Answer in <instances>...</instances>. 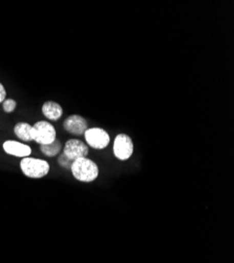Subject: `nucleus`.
I'll return each instance as SVG.
<instances>
[{
  "instance_id": "1",
  "label": "nucleus",
  "mask_w": 234,
  "mask_h": 263,
  "mask_svg": "<svg viewBox=\"0 0 234 263\" xmlns=\"http://www.w3.org/2000/svg\"><path fill=\"white\" fill-rule=\"evenodd\" d=\"M70 171L73 177L82 183H92L98 179L100 175L98 164L89 157L75 160Z\"/></svg>"
},
{
  "instance_id": "2",
  "label": "nucleus",
  "mask_w": 234,
  "mask_h": 263,
  "mask_svg": "<svg viewBox=\"0 0 234 263\" xmlns=\"http://www.w3.org/2000/svg\"><path fill=\"white\" fill-rule=\"evenodd\" d=\"M19 167L21 173L31 179L45 178L51 172V165L47 160L32 156L21 159Z\"/></svg>"
},
{
  "instance_id": "3",
  "label": "nucleus",
  "mask_w": 234,
  "mask_h": 263,
  "mask_svg": "<svg viewBox=\"0 0 234 263\" xmlns=\"http://www.w3.org/2000/svg\"><path fill=\"white\" fill-rule=\"evenodd\" d=\"M83 136L88 146L97 151L105 149L111 143L109 132L102 127H89Z\"/></svg>"
},
{
  "instance_id": "4",
  "label": "nucleus",
  "mask_w": 234,
  "mask_h": 263,
  "mask_svg": "<svg viewBox=\"0 0 234 263\" xmlns=\"http://www.w3.org/2000/svg\"><path fill=\"white\" fill-rule=\"evenodd\" d=\"M33 139L39 145L50 144L57 139L56 128L50 121L39 120L33 124Z\"/></svg>"
},
{
  "instance_id": "5",
  "label": "nucleus",
  "mask_w": 234,
  "mask_h": 263,
  "mask_svg": "<svg viewBox=\"0 0 234 263\" xmlns=\"http://www.w3.org/2000/svg\"><path fill=\"white\" fill-rule=\"evenodd\" d=\"M114 156L120 161L130 160L135 152V144L132 137L127 134H119L116 136L113 144Z\"/></svg>"
},
{
  "instance_id": "6",
  "label": "nucleus",
  "mask_w": 234,
  "mask_h": 263,
  "mask_svg": "<svg viewBox=\"0 0 234 263\" xmlns=\"http://www.w3.org/2000/svg\"><path fill=\"white\" fill-rule=\"evenodd\" d=\"M62 153L67 157H69L72 161H75L80 158H84L89 156L90 147L84 141L80 139H69L66 144L63 145Z\"/></svg>"
},
{
  "instance_id": "7",
  "label": "nucleus",
  "mask_w": 234,
  "mask_h": 263,
  "mask_svg": "<svg viewBox=\"0 0 234 263\" xmlns=\"http://www.w3.org/2000/svg\"><path fill=\"white\" fill-rule=\"evenodd\" d=\"M3 149L7 155L15 158H27L32 155V147L27 143L17 140H6L3 143Z\"/></svg>"
},
{
  "instance_id": "8",
  "label": "nucleus",
  "mask_w": 234,
  "mask_h": 263,
  "mask_svg": "<svg viewBox=\"0 0 234 263\" xmlns=\"http://www.w3.org/2000/svg\"><path fill=\"white\" fill-rule=\"evenodd\" d=\"M63 128L73 136H83L89 128V123L84 117L74 114L63 121Z\"/></svg>"
},
{
  "instance_id": "9",
  "label": "nucleus",
  "mask_w": 234,
  "mask_h": 263,
  "mask_svg": "<svg viewBox=\"0 0 234 263\" xmlns=\"http://www.w3.org/2000/svg\"><path fill=\"white\" fill-rule=\"evenodd\" d=\"M41 112L48 120L58 121L63 115V107L60 103L53 100H49L42 104Z\"/></svg>"
},
{
  "instance_id": "10",
  "label": "nucleus",
  "mask_w": 234,
  "mask_h": 263,
  "mask_svg": "<svg viewBox=\"0 0 234 263\" xmlns=\"http://www.w3.org/2000/svg\"><path fill=\"white\" fill-rule=\"evenodd\" d=\"M14 134L15 136L24 143H28L31 141H34L33 136H34V129H33V124H30L28 122H17L14 125Z\"/></svg>"
},
{
  "instance_id": "11",
  "label": "nucleus",
  "mask_w": 234,
  "mask_h": 263,
  "mask_svg": "<svg viewBox=\"0 0 234 263\" xmlns=\"http://www.w3.org/2000/svg\"><path fill=\"white\" fill-rule=\"evenodd\" d=\"M62 148H63V144L59 139H56L54 142L50 144L40 145V152L49 158L58 157L62 153Z\"/></svg>"
},
{
  "instance_id": "12",
  "label": "nucleus",
  "mask_w": 234,
  "mask_h": 263,
  "mask_svg": "<svg viewBox=\"0 0 234 263\" xmlns=\"http://www.w3.org/2000/svg\"><path fill=\"white\" fill-rule=\"evenodd\" d=\"M2 104H3L4 112L7 114L13 113L17 108V102H16V100H14L12 98H7Z\"/></svg>"
},
{
  "instance_id": "13",
  "label": "nucleus",
  "mask_w": 234,
  "mask_h": 263,
  "mask_svg": "<svg viewBox=\"0 0 234 263\" xmlns=\"http://www.w3.org/2000/svg\"><path fill=\"white\" fill-rule=\"evenodd\" d=\"M57 162L59 164V166H61L62 168L65 170H71L72 167V164L74 161H72L69 157H67L63 153H61V154L57 157Z\"/></svg>"
},
{
  "instance_id": "14",
  "label": "nucleus",
  "mask_w": 234,
  "mask_h": 263,
  "mask_svg": "<svg viewBox=\"0 0 234 263\" xmlns=\"http://www.w3.org/2000/svg\"><path fill=\"white\" fill-rule=\"evenodd\" d=\"M7 90L5 85L0 82V104H2L7 99Z\"/></svg>"
}]
</instances>
